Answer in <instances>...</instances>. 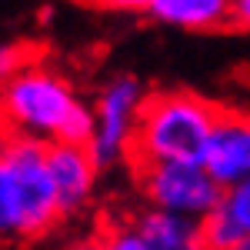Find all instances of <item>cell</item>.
<instances>
[{
	"instance_id": "cell-8",
	"label": "cell",
	"mask_w": 250,
	"mask_h": 250,
	"mask_svg": "<svg viewBox=\"0 0 250 250\" xmlns=\"http://www.w3.org/2000/svg\"><path fill=\"white\" fill-rule=\"evenodd\" d=\"M200 227L207 250H227L230 244L250 237V177L224 187L217 207L200 220Z\"/></svg>"
},
{
	"instance_id": "cell-16",
	"label": "cell",
	"mask_w": 250,
	"mask_h": 250,
	"mask_svg": "<svg viewBox=\"0 0 250 250\" xmlns=\"http://www.w3.org/2000/svg\"><path fill=\"white\" fill-rule=\"evenodd\" d=\"M227 250H250V237H244V240H237V244H230Z\"/></svg>"
},
{
	"instance_id": "cell-9",
	"label": "cell",
	"mask_w": 250,
	"mask_h": 250,
	"mask_svg": "<svg viewBox=\"0 0 250 250\" xmlns=\"http://www.w3.org/2000/svg\"><path fill=\"white\" fill-rule=\"evenodd\" d=\"M134 227L144 233V240L154 250H207L200 220L184 213L157 210L144 204V210L134 217Z\"/></svg>"
},
{
	"instance_id": "cell-2",
	"label": "cell",
	"mask_w": 250,
	"mask_h": 250,
	"mask_svg": "<svg viewBox=\"0 0 250 250\" xmlns=\"http://www.w3.org/2000/svg\"><path fill=\"white\" fill-rule=\"evenodd\" d=\"M47 147L34 137H0V240H37L63 220Z\"/></svg>"
},
{
	"instance_id": "cell-5",
	"label": "cell",
	"mask_w": 250,
	"mask_h": 250,
	"mask_svg": "<svg viewBox=\"0 0 250 250\" xmlns=\"http://www.w3.org/2000/svg\"><path fill=\"white\" fill-rule=\"evenodd\" d=\"M137 190L147 207L204 220L217 207L224 187L197 160V164H144V167H137Z\"/></svg>"
},
{
	"instance_id": "cell-4",
	"label": "cell",
	"mask_w": 250,
	"mask_h": 250,
	"mask_svg": "<svg viewBox=\"0 0 250 250\" xmlns=\"http://www.w3.org/2000/svg\"><path fill=\"white\" fill-rule=\"evenodd\" d=\"M147 83L137 74H114L94 97V134H90V154L100 167H117L130 160L134 134L140 110L147 104Z\"/></svg>"
},
{
	"instance_id": "cell-10",
	"label": "cell",
	"mask_w": 250,
	"mask_h": 250,
	"mask_svg": "<svg viewBox=\"0 0 250 250\" xmlns=\"http://www.w3.org/2000/svg\"><path fill=\"white\" fill-rule=\"evenodd\" d=\"M147 17L173 30L213 34L230 23V0H154Z\"/></svg>"
},
{
	"instance_id": "cell-3",
	"label": "cell",
	"mask_w": 250,
	"mask_h": 250,
	"mask_svg": "<svg viewBox=\"0 0 250 250\" xmlns=\"http://www.w3.org/2000/svg\"><path fill=\"white\" fill-rule=\"evenodd\" d=\"M220 120V107L193 90H154L140 110L130 164H197Z\"/></svg>"
},
{
	"instance_id": "cell-14",
	"label": "cell",
	"mask_w": 250,
	"mask_h": 250,
	"mask_svg": "<svg viewBox=\"0 0 250 250\" xmlns=\"http://www.w3.org/2000/svg\"><path fill=\"white\" fill-rule=\"evenodd\" d=\"M230 23L250 30V0H230Z\"/></svg>"
},
{
	"instance_id": "cell-17",
	"label": "cell",
	"mask_w": 250,
	"mask_h": 250,
	"mask_svg": "<svg viewBox=\"0 0 250 250\" xmlns=\"http://www.w3.org/2000/svg\"><path fill=\"white\" fill-rule=\"evenodd\" d=\"M0 137H3V130H0Z\"/></svg>"
},
{
	"instance_id": "cell-12",
	"label": "cell",
	"mask_w": 250,
	"mask_h": 250,
	"mask_svg": "<svg viewBox=\"0 0 250 250\" xmlns=\"http://www.w3.org/2000/svg\"><path fill=\"white\" fill-rule=\"evenodd\" d=\"M27 63H30V50H27V43L0 40V87L14 77V74H20Z\"/></svg>"
},
{
	"instance_id": "cell-7",
	"label": "cell",
	"mask_w": 250,
	"mask_h": 250,
	"mask_svg": "<svg viewBox=\"0 0 250 250\" xmlns=\"http://www.w3.org/2000/svg\"><path fill=\"white\" fill-rule=\"evenodd\" d=\"M220 187H230L250 177V114L244 110H220L207 150L200 160Z\"/></svg>"
},
{
	"instance_id": "cell-6",
	"label": "cell",
	"mask_w": 250,
	"mask_h": 250,
	"mask_svg": "<svg viewBox=\"0 0 250 250\" xmlns=\"http://www.w3.org/2000/svg\"><path fill=\"white\" fill-rule=\"evenodd\" d=\"M47 164H50V180L57 190V204L63 220L83 213L97 197L100 184V164L90 154L87 144H50L47 147Z\"/></svg>"
},
{
	"instance_id": "cell-11",
	"label": "cell",
	"mask_w": 250,
	"mask_h": 250,
	"mask_svg": "<svg viewBox=\"0 0 250 250\" xmlns=\"http://www.w3.org/2000/svg\"><path fill=\"white\" fill-rule=\"evenodd\" d=\"M100 240H104V250H154L144 240V233L134 227V220H127V224H110L107 230L100 233Z\"/></svg>"
},
{
	"instance_id": "cell-1",
	"label": "cell",
	"mask_w": 250,
	"mask_h": 250,
	"mask_svg": "<svg viewBox=\"0 0 250 250\" xmlns=\"http://www.w3.org/2000/svg\"><path fill=\"white\" fill-rule=\"evenodd\" d=\"M0 130L43 144H90L94 107L60 70L30 60L0 87Z\"/></svg>"
},
{
	"instance_id": "cell-15",
	"label": "cell",
	"mask_w": 250,
	"mask_h": 250,
	"mask_svg": "<svg viewBox=\"0 0 250 250\" xmlns=\"http://www.w3.org/2000/svg\"><path fill=\"white\" fill-rule=\"evenodd\" d=\"M63 250H104V240H100V233L97 237H77V240H70Z\"/></svg>"
},
{
	"instance_id": "cell-13",
	"label": "cell",
	"mask_w": 250,
	"mask_h": 250,
	"mask_svg": "<svg viewBox=\"0 0 250 250\" xmlns=\"http://www.w3.org/2000/svg\"><path fill=\"white\" fill-rule=\"evenodd\" d=\"M104 10H114V14H150L154 0H97Z\"/></svg>"
}]
</instances>
